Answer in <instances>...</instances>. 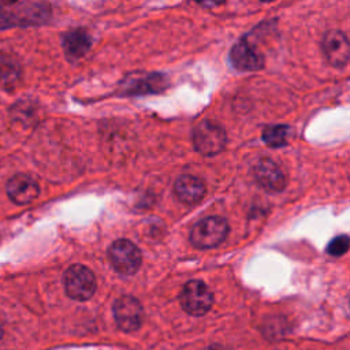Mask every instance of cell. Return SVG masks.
Listing matches in <instances>:
<instances>
[{"label": "cell", "instance_id": "cell-1", "mask_svg": "<svg viewBox=\"0 0 350 350\" xmlns=\"http://www.w3.org/2000/svg\"><path fill=\"white\" fill-rule=\"evenodd\" d=\"M226 131L213 120L200 122L193 131V144L198 153L204 156H213L221 152L226 146Z\"/></svg>", "mask_w": 350, "mask_h": 350}, {"label": "cell", "instance_id": "cell-2", "mask_svg": "<svg viewBox=\"0 0 350 350\" xmlns=\"http://www.w3.org/2000/svg\"><path fill=\"white\" fill-rule=\"evenodd\" d=\"M228 234V224L223 217L209 216L200 220L191 230L190 241L196 247L209 249L221 243Z\"/></svg>", "mask_w": 350, "mask_h": 350}, {"label": "cell", "instance_id": "cell-3", "mask_svg": "<svg viewBox=\"0 0 350 350\" xmlns=\"http://www.w3.org/2000/svg\"><path fill=\"white\" fill-rule=\"evenodd\" d=\"M67 295L75 301H88L96 291V278L85 265H71L63 276Z\"/></svg>", "mask_w": 350, "mask_h": 350}, {"label": "cell", "instance_id": "cell-4", "mask_svg": "<svg viewBox=\"0 0 350 350\" xmlns=\"http://www.w3.org/2000/svg\"><path fill=\"white\" fill-rule=\"evenodd\" d=\"M179 299L183 310L191 316L205 314L213 304V295L202 280L187 282L180 291Z\"/></svg>", "mask_w": 350, "mask_h": 350}, {"label": "cell", "instance_id": "cell-5", "mask_svg": "<svg viewBox=\"0 0 350 350\" xmlns=\"http://www.w3.org/2000/svg\"><path fill=\"white\" fill-rule=\"evenodd\" d=\"M108 257L115 268L122 275H133L141 267V252L129 239H116L108 249Z\"/></svg>", "mask_w": 350, "mask_h": 350}, {"label": "cell", "instance_id": "cell-6", "mask_svg": "<svg viewBox=\"0 0 350 350\" xmlns=\"http://www.w3.org/2000/svg\"><path fill=\"white\" fill-rule=\"evenodd\" d=\"M113 317L118 327L124 332L137 331L142 324V305L131 295H123L113 302Z\"/></svg>", "mask_w": 350, "mask_h": 350}, {"label": "cell", "instance_id": "cell-7", "mask_svg": "<svg viewBox=\"0 0 350 350\" xmlns=\"http://www.w3.org/2000/svg\"><path fill=\"white\" fill-rule=\"evenodd\" d=\"M323 52L331 66H346L350 57V45L346 34L339 30L327 31L323 38Z\"/></svg>", "mask_w": 350, "mask_h": 350}, {"label": "cell", "instance_id": "cell-8", "mask_svg": "<svg viewBox=\"0 0 350 350\" xmlns=\"http://www.w3.org/2000/svg\"><path fill=\"white\" fill-rule=\"evenodd\" d=\"M231 63L242 71H256L264 66L262 53L249 41L239 40L230 52Z\"/></svg>", "mask_w": 350, "mask_h": 350}, {"label": "cell", "instance_id": "cell-9", "mask_svg": "<svg viewBox=\"0 0 350 350\" xmlns=\"http://www.w3.org/2000/svg\"><path fill=\"white\" fill-rule=\"evenodd\" d=\"M256 180L268 191H282L286 187V176L280 167L271 159H261L253 168Z\"/></svg>", "mask_w": 350, "mask_h": 350}, {"label": "cell", "instance_id": "cell-10", "mask_svg": "<svg viewBox=\"0 0 350 350\" xmlns=\"http://www.w3.org/2000/svg\"><path fill=\"white\" fill-rule=\"evenodd\" d=\"M40 193L38 183L34 178L26 174L14 175L7 183V194L8 197L19 205L30 204L33 200L37 198Z\"/></svg>", "mask_w": 350, "mask_h": 350}, {"label": "cell", "instance_id": "cell-11", "mask_svg": "<svg viewBox=\"0 0 350 350\" xmlns=\"http://www.w3.org/2000/svg\"><path fill=\"white\" fill-rule=\"evenodd\" d=\"M176 198L183 204H196L205 194L204 182L193 175H180L174 185Z\"/></svg>", "mask_w": 350, "mask_h": 350}, {"label": "cell", "instance_id": "cell-12", "mask_svg": "<svg viewBox=\"0 0 350 350\" xmlns=\"http://www.w3.org/2000/svg\"><path fill=\"white\" fill-rule=\"evenodd\" d=\"M92 38L89 33L83 29H75L71 31H67L63 36V49L68 59L77 60L86 55V52L90 49Z\"/></svg>", "mask_w": 350, "mask_h": 350}, {"label": "cell", "instance_id": "cell-13", "mask_svg": "<svg viewBox=\"0 0 350 350\" xmlns=\"http://www.w3.org/2000/svg\"><path fill=\"white\" fill-rule=\"evenodd\" d=\"M127 94H145V93H157L165 89L164 77L159 74H149L139 78H127L122 85Z\"/></svg>", "mask_w": 350, "mask_h": 350}, {"label": "cell", "instance_id": "cell-14", "mask_svg": "<svg viewBox=\"0 0 350 350\" xmlns=\"http://www.w3.org/2000/svg\"><path fill=\"white\" fill-rule=\"evenodd\" d=\"M21 74L18 62L10 55H0V86L14 83Z\"/></svg>", "mask_w": 350, "mask_h": 350}, {"label": "cell", "instance_id": "cell-15", "mask_svg": "<svg viewBox=\"0 0 350 350\" xmlns=\"http://www.w3.org/2000/svg\"><path fill=\"white\" fill-rule=\"evenodd\" d=\"M287 134H288L287 126H283V124L268 126L262 131V139L267 142V145L278 148V146H283L286 144Z\"/></svg>", "mask_w": 350, "mask_h": 350}, {"label": "cell", "instance_id": "cell-16", "mask_svg": "<svg viewBox=\"0 0 350 350\" xmlns=\"http://www.w3.org/2000/svg\"><path fill=\"white\" fill-rule=\"evenodd\" d=\"M349 249V237L347 235H339L335 237L327 246V253L331 256H342Z\"/></svg>", "mask_w": 350, "mask_h": 350}, {"label": "cell", "instance_id": "cell-17", "mask_svg": "<svg viewBox=\"0 0 350 350\" xmlns=\"http://www.w3.org/2000/svg\"><path fill=\"white\" fill-rule=\"evenodd\" d=\"M204 350H230L227 346H223V345H217V343H215V345H209V346H206Z\"/></svg>", "mask_w": 350, "mask_h": 350}]
</instances>
